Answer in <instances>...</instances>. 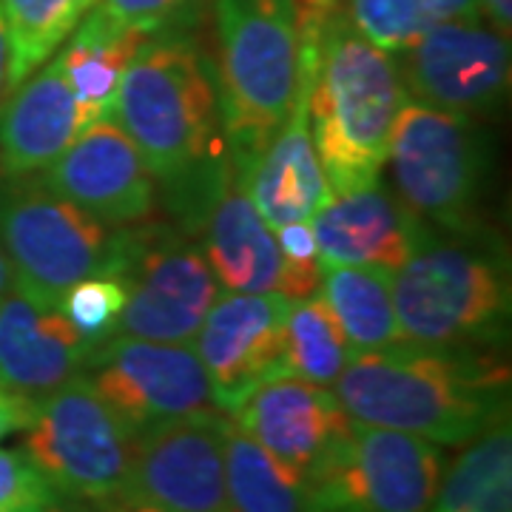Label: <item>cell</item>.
Listing matches in <instances>:
<instances>
[{"instance_id":"1","label":"cell","mask_w":512,"mask_h":512,"mask_svg":"<svg viewBox=\"0 0 512 512\" xmlns=\"http://www.w3.org/2000/svg\"><path fill=\"white\" fill-rule=\"evenodd\" d=\"M359 424L464 447L510 419V365L501 348H393L353 353L333 382Z\"/></svg>"},{"instance_id":"2","label":"cell","mask_w":512,"mask_h":512,"mask_svg":"<svg viewBox=\"0 0 512 512\" xmlns=\"http://www.w3.org/2000/svg\"><path fill=\"white\" fill-rule=\"evenodd\" d=\"M114 120L157 183L197 202L228 157L214 63L183 32H157L128 60Z\"/></svg>"},{"instance_id":"3","label":"cell","mask_w":512,"mask_h":512,"mask_svg":"<svg viewBox=\"0 0 512 512\" xmlns=\"http://www.w3.org/2000/svg\"><path fill=\"white\" fill-rule=\"evenodd\" d=\"M302 80L313 146L333 194L382 177L404 103L396 57L370 43L336 6L302 32Z\"/></svg>"},{"instance_id":"4","label":"cell","mask_w":512,"mask_h":512,"mask_svg":"<svg viewBox=\"0 0 512 512\" xmlns=\"http://www.w3.org/2000/svg\"><path fill=\"white\" fill-rule=\"evenodd\" d=\"M217 97L231 157L251 168L302 89V29L293 0H214Z\"/></svg>"},{"instance_id":"5","label":"cell","mask_w":512,"mask_h":512,"mask_svg":"<svg viewBox=\"0 0 512 512\" xmlns=\"http://www.w3.org/2000/svg\"><path fill=\"white\" fill-rule=\"evenodd\" d=\"M393 305L407 345L501 348L512 313L507 259L464 239L430 234L393 271Z\"/></svg>"},{"instance_id":"6","label":"cell","mask_w":512,"mask_h":512,"mask_svg":"<svg viewBox=\"0 0 512 512\" xmlns=\"http://www.w3.org/2000/svg\"><path fill=\"white\" fill-rule=\"evenodd\" d=\"M0 248L12 271V285L57 308L63 293L80 279L117 268L120 228L63 200L40 174H3Z\"/></svg>"},{"instance_id":"7","label":"cell","mask_w":512,"mask_h":512,"mask_svg":"<svg viewBox=\"0 0 512 512\" xmlns=\"http://www.w3.org/2000/svg\"><path fill=\"white\" fill-rule=\"evenodd\" d=\"M393 191L427 225L470 237L487 154L473 117L404 100L387 157Z\"/></svg>"},{"instance_id":"8","label":"cell","mask_w":512,"mask_h":512,"mask_svg":"<svg viewBox=\"0 0 512 512\" xmlns=\"http://www.w3.org/2000/svg\"><path fill=\"white\" fill-rule=\"evenodd\" d=\"M137 436L97 396L92 384L74 376L35 402L23 430V450L57 493L111 510L126 487Z\"/></svg>"},{"instance_id":"9","label":"cell","mask_w":512,"mask_h":512,"mask_svg":"<svg viewBox=\"0 0 512 512\" xmlns=\"http://www.w3.org/2000/svg\"><path fill=\"white\" fill-rule=\"evenodd\" d=\"M114 274L126 285L117 333L191 345L220 296V282L200 242L165 225H123Z\"/></svg>"},{"instance_id":"10","label":"cell","mask_w":512,"mask_h":512,"mask_svg":"<svg viewBox=\"0 0 512 512\" xmlns=\"http://www.w3.org/2000/svg\"><path fill=\"white\" fill-rule=\"evenodd\" d=\"M441 476L439 444L353 421L348 441L308 487L313 512H430Z\"/></svg>"},{"instance_id":"11","label":"cell","mask_w":512,"mask_h":512,"mask_svg":"<svg viewBox=\"0 0 512 512\" xmlns=\"http://www.w3.org/2000/svg\"><path fill=\"white\" fill-rule=\"evenodd\" d=\"M83 379L134 436L217 407L205 367L191 345L114 333L94 345Z\"/></svg>"},{"instance_id":"12","label":"cell","mask_w":512,"mask_h":512,"mask_svg":"<svg viewBox=\"0 0 512 512\" xmlns=\"http://www.w3.org/2000/svg\"><path fill=\"white\" fill-rule=\"evenodd\" d=\"M225 430L228 413L214 407L140 433L126 487L114 507L231 512L225 490Z\"/></svg>"},{"instance_id":"13","label":"cell","mask_w":512,"mask_h":512,"mask_svg":"<svg viewBox=\"0 0 512 512\" xmlns=\"http://www.w3.org/2000/svg\"><path fill=\"white\" fill-rule=\"evenodd\" d=\"M393 57L404 94L433 109L476 117L510 92V35L484 15L447 20Z\"/></svg>"},{"instance_id":"14","label":"cell","mask_w":512,"mask_h":512,"mask_svg":"<svg viewBox=\"0 0 512 512\" xmlns=\"http://www.w3.org/2000/svg\"><path fill=\"white\" fill-rule=\"evenodd\" d=\"M288 308L291 299L282 293L225 291L202 319L191 348L222 413L231 416L256 387L285 376Z\"/></svg>"},{"instance_id":"15","label":"cell","mask_w":512,"mask_h":512,"mask_svg":"<svg viewBox=\"0 0 512 512\" xmlns=\"http://www.w3.org/2000/svg\"><path fill=\"white\" fill-rule=\"evenodd\" d=\"M40 180L114 228L146 222L157 208V180L117 120L83 128Z\"/></svg>"},{"instance_id":"16","label":"cell","mask_w":512,"mask_h":512,"mask_svg":"<svg viewBox=\"0 0 512 512\" xmlns=\"http://www.w3.org/2000/svg\"><path fill=\"white\" fill-rule=\"evenodd\" d=\"M231 421L305 481L348 441L353 430V419L333 387L296 376H279L256 387L231 413Z\"/></svg>"},{"instance_id":"17","label":"cell","mask_w":512,"mask_h":512,"mask_svg":"<svg viewBox=\"0 0 512 512\" xmlns=\"http://www.w3.org/2000/svg\"><path fill=\"white\" fill-rule=\"evenodd\" d=\"M200 211L202 251L228 293H279L282 251L248 194V168L222 160L194 202Z\"/></svg>"},{"instance_id":"18","label":"cell","mask_w":512,"mask_h":512,"mask_svg":"<svg viewBox=\"0 0 512 512\" xmlns=\"http://www.w3.org/2000/svg\"><path fill=\"white\" fill-rule=\"evenodd\" d=\"M319 259L325 265H379L399 271L433 234L382 180L330 194L311 217Z\"/></svg>"},{"instance_id":"19","label":"cell","mask_w":512,"mask_h":512,"mask_svg":"<svg viewBox=\"0 0 512 512\" xmlns=\"http://www.w3.org/2000/svg\"><path fill=\"white\" fill-rule=\"evenodd\" d=\"M92 342L69 325L55 305H43L15 285L0 299V387L43 399L92 356Z\"/></svg>"},{"instance_id":"20","label":"cell","mask_w":512,"mask_h":512,"mask_svg":"<svg viewBox=\"0 0 512 512\" xmlns=\"http://www.w3.org/2000/svg\"><path fill=\"white\" fill-rule=\"evenodd\" d=\"M83 131L63 69L52 55L0 100V174H40Z\"/></svg>"},{"instance_id":"21","label":"cell","mask_w":512,"mask_h":512,"mask_svg":"<svg viewBox=\"0 0 512 512\" xmlns=\"http://www.w3.org/2000/svg\"><path fill=\"white\" fill-rule=\"evenodd\" d=\"M248 194L271 231L311 220L330 200L333 191L319 163L308 123L305 80L291 114L248 168Z\"/></svg>"},{"instance_id":"22","label":"cell","mask_w":512,"mask_h":512,"mask_svg":"<svg viewBox=\"0 0 512 512\" xmlns=\"http://www.w3.org/2000/svg\"><path fill=\"white\" fill-rule=\"evenodd\" d=\"M143 40L146 37L114 23L94 6L57 49V63L80 111V126L89 128L114 117L123 72Z\"/></svg>"},{"instance_id":"23","label":"cell","mask_w":512,"mask_h":512,"mask_svg":"<svg viewBox=\"0 0 512 512\" xmlns=\"http://www.w3.org/2000/svg\"><path fill=\"white\" fill-rule=\"evenodd\" d=\"M322 299L356 353L402 345L393 305V271L379 265H325Z\"/></svg>"},{"instance_id":"24","label":"cell","mask_w":512,"mask_h":512,"mask_svg":"<svg viewBox=\"0 0 512 512\" xmlns=\"http://www.w3.org/2000/svg\"><path fill=\"white\" fill-rule=\"evenodd\" d=\"M430 512H512L510 419L464 444L444 470Z\"/></svg>"},{"instance_id":"25","label":"cell","mask_w":512,"mask_h":512,"mask_svg":"<svg viewBox=\"0 0 512 512\" xmlns=\"http://www.w3.org/2000/svg\"><path fill=\"white\" fill-rule=\"evenodd\" d=\"M225 490L231 512H313L308 481L262 450L228 416Z\"/></svg>"},{"instance_id":"26","label":"cell","mask_w":512,"mask_h":512,"mask_svg":"<svg viewBox=\"0 0 512 512\" xmlns=\"http://www.w3.org/2000/svg\"><path fill=\"white\" fill-rule=\"evenodd\" d=\"M94 6L97 0H0L9 43L6 92L55 55Z\"/></svg>"},{"instance_id":"27","label":"cell","mask_w":512,"mask_h":512,"mask_svg":"<svg viewBox=\"0 0 512 512\" xmlns=\"http://www.w3.org/2000/svg\"><path fill=\"white\" fill-rule=\"evenodd\" d=\"M353 353L322 293L293 299L285 319V376L333 387Z\"/></svg>"},{"instance_id":"28","label":"cell","mask_w":512,"mask_h":512,"mask_svg":"<svg viewBox=\"0 0 512 512\" xmlns=\"http://www.w3.org/2000/svg\"><path fill=\"white\" fill-rule=\"evenodd\" d=\"M345 15L370 43L399 55L430 29L481 15V9L478 0H348Z\"/></svg>"},{"instance_id":"29","label":"cell","mask_w":512,"mask_h":512,"mask_svg":"<svg viewBox=\"0 0 512 512\" xmlns=\"http://www.w3.org/2000/svg\"><path fill=\"white\" fill-rule=\"evenodd\" d=\"M57 308L83 339L97 345L117 333L120 313L126 308V285L114 271L94 274L63 293Z\"/></svg>"},{"instance_id":"30","label":"cell","mask_w":512,"mask_h":512,"mask_svg":"<svg viewBox=\"0 0 512 512\" xmlns=\"http://www.w3.org/2000/svg\"><path fill=\"white\" fill-rule=\"evenodd\" d=\"M276 242L282 251V279H279V293L285 299H305L319 291L322 282V259H319V245L313 237L311 220L291 222L276 228Z\"/></svg>"},{"instance_id":"31","label":"cell","mask_w":512,"mask_h":512,"mask_svg":"<svg viewBox=\"0 0 512 512\" xmlns=\"http://www.w3.org/2000/svg\"><path fill=\"white\" fill-rule=\"evenodd\" d=\"M57 495L23 447H0V512H37Z\"/></svg>"},{"instance_id":"32","label":"cell","mask_w":512,"mask_h":512,"mask_svg":"<svg viewBox=\"0 0 512 512\" xmlns=\"http://www.w3.org/2000/svg\"><path fill=\"white\" fill-rule=\"evenodd\" d=\"M191 3L194 0H97V9L131 32L151 37L180 23Z\"/></svg>"},{"instance_id":"33","label":"cell","mask_w":512,"mask_h":512,"mask_svg":"<svg viewBox=\"0 0 512 512\" xmlns=\"http://www.w3.org/2000/svg\"><path fill=\"white\" fill-rule=\"evenodd\" d=\"M35 416V399H26L15 390L0 387V441L23 433Z\"/></svg>"},{"instance_id":"34","label":"cell","mask_w":512,"mask_h":512,"mask_svg":"<svg viewBox=\"0 0 512 512\" xmlns=\"http://www.w3.org/2000/svg\"><path fill=\"white\" fill-rule=\"evenodd\" d=\"M296 15H299V29L308 32L313 26H319L322 20L328 18L330 12L339 6V0H293Z\"/></svg>"},{"instance_id":"35","label":"cell","mask_w":512,"mask_h":512,"mask_svg":"<svg viewBox=\"0 0 512 512\" xmlns=\"http://www.w3.org/2000/svg\"><path fill=\"white\" fill-rule=\"evenodd\" d=\"M481 15L493 23L498 32L510 35L512 29V0H478Z\"/></svg>"},{"instance_id":"36","label":"cell","mask_w":512,"mask_h":512,"mask_svg":"<svg viewBox=\"0 0 512 512\" xmlns=\"http://www.w3.org/2000/svg\"><path fill=\"white\" fill-rule=\"evenodd\" d=\"M37 512H103L92 507V504H83V501H74V498H66V495H57L55 501L43 504Z\"/></svg>"},{"instance_id":"37","label":"cell","mask_w":512,"mask_h":512,"mask_svg":"<svg viewBox=\"0 0 512 512\" xmlns=\"http://www.w3.org/2000/svg\"><path fill=\"white\" fill-rule=\"evenodd\" d=\"M6 72H9V43H6V26L0 15V100L6 94Z\"/></svg>"},{"instance_id":"38","label":"cell","mask_w":512,"mask_h":512,"mask_svg":"<svg viewBox=\"0 0 512 512\" xmlns=\"http://www.w3.org/2000/svg\"><path fill=\"white\" fill-rule=\"evenodd\" d=\"M12 288V271H9V262H6V256H3V248H0V299H3V293Z\"/></svg>"},{"instance_id":"39","label":"cell","mask_w":512,"mask_h":512,"mask_svg":"<svg viewBox=\"0 0 512 512\" xmlns=\"http://www.w3.org/2000/svg\"><path fill=\"white\" fill-rule=\"evenodd\" d=\"M114 512H151V510H137V507H114Z\"/></svg>"}]
</instances>
